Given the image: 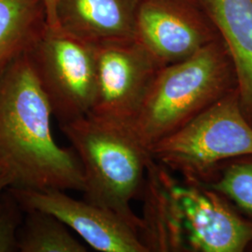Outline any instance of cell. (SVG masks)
Segmentation results:
<instances>
[{
	"mask_svg": "<svg viewBox=\"0 0 252 252\" xmlns=\"http://www.w3.org/2000/svg\"><path fill=\"white\" fill-rule=\"evenodd\" d=\"M26 210L10 189L0 198V252H18V236Z\"/></svg>",
	"mask_w": 252,
	"mask_h": 252,
	"instance_id": "obj_15",
	"label": "cell"
},
{
	"mask_svg": "<svg viewBox=\"0 0 252 252\" xmlns=\"http://www.w3.org/2000/svg\"><path fill=\"white\" fill-rule=\"evenodd\" d=\"M155 162L183 180L204 185L222 162L252 156V124L237 88L149 151Z\"/></svg>",
	"mask_w": 252,
	"mask_h": 252,
	"instance_id": "obj_4",
	"label": "cell"
},
{
	"mask_svg": "<svg viewBox=\"0 0 252 252\" xmlns=\"http://www.w3.org/2000/svg\"><path fill=\"white\" fill-rule=\"evenodd\" d=\"M160 166L186 251L242 252L252 243V223L235 213L223 196L195 182H173Z\"/></svg>",
	"mask_w": 252,
	"mask_h": 252,
	"instance_id": "obj_6",
	"label": "cell"
},
{
	"mask_svg": "<svg viewBox=\"0 0 252 252\" xmlns=\"http://www.w3.org/2000/svg\"><path fill=\"white\" fill-rule=\"evenodd\" d=\"M60 128L81 161L83 199L116 213L141 235L144 221L132 202L143 190L153 158L131 127L88 114Z\"/></svg>",
	"mask_w": 252,
	"mask_h": 252,
	"instance_id": "obj_2",
	"label": "cell"
},
{
	"mask_svg": "<svg viewBox=\"0 0 252 252\" xmlns=\"http://www.w3.org/2000/svg\"><path fill=\"white\" fill-rule=\"evenodd\" d=\"M9 189L25 210L53 214L97 252H150L141 235L107 208L72 198L61 189Z\"/></svg>",
	"mask_w": 252,
	"mask_h": 252,
	"instance_id": "obj_9",
	"label": "cell"
},
{
	"mask_svg": "<svg viewBox=\"0 0 252 252\" xmlns=\"http://www.w3.org/2000/svg\"><path fill=\"white\" fill-rule=\"evenodd\" d=\"M202 0H142L135 39L163 66L183 61L220 39Z\"/></svg>",
	"mask_w": 252,
	"mask_h": 252,
	"instance_id": "obj_8",
	"label": "cell"
},
{
	"mask_svg": "<svg viewBox=\"0 0 252 252\" xmlns=\"http://www.w3.org/2000/svg\"><path fill=\"white\" fill-rule=\"evenodd\" d=\"M96 86L90 113L131 126L162 66L136 39L95 45Z\"/></svg>",
	"mask_w": 252,
	"mask_h": 252,
	"instance_id": "obj_7",
	"label": "cell"
},
{
	"mask_svg": "<svg viewBox=\"0 0 252 252\" xmlns=\"http://www.w3.org/2000/svg\"><path fill=\"white\" fill-rule=\"evenodd\" d=\"M236 88L233 61L220 38L162 67L130 127L150 151Z\"/></svg>",
	"mask_w": 252,
	"mask_h": 252,
	"instance_id": "obj_3",
	"label": "cell"
},
{
	"mask_svg": "<svg viewBox=\"0 0 252 252\" xmlns=\"http://www.w3.org/2000/svg\"><path fill=\"white\" fill-rule=\"evenodd\" d=\"M142 0H59V28L94 45L135 38Z\"/></svg>",
	"mask_w": 252,
	"mask_h": 252,
	"instance_id": "obj_10",
	"label": "cell"
},
{
	"mask_svg": "<svg viewBox=\"0 0 252 252\" xmlns=\"http://www.w3.org/2000/svg\"><path fill=\"white\" fill-rule=\"evenodd\" d=\"M234 64L240 106L252 124V0H202Z\"/></svg>",
	"mask_w": 252,
	"mask_h": 252,
	"instance_id": "obj_11",
	"label": "cell"
},
{
	"mask_svg": "<svg viewBox=\"0 0 252 252\" xmlns=\"http://www.w3.org/2000/svg\"><path fill=\"white\" fill-rule=\"evenodd\" d=\"M204 186L215 190L252 217V161L232 159L222 162Z\"/></svg>",
	"mask_w": 252,
	"mask_h": 252,
	"instance_id": "obj_14",
	"label": "cell"
},
{
	"mask_svg": "<svg viewBox=\"0 0 252 252\" xmlns=\"http://www.w3.org/2000/svg\"><path fill=\"white\" fill-rule=\"evenodd\" d=\"M46 27L45 0H0V73L35 45Z\"/></svg>",
	"mask_w": 252,
	"mask_h": 252,
	"instance_id": "obj_12",
	"label": "cell"
},
{
	"mask_svg": "<svg viewBox=\"0 0 252 252\" xmlns=\"http://www.w3.org/2000/svg\"><path fill=\"white\" fill-rule=\"evenodd\" d=\"M27 54L60 126L90 113L96 86L95 45L47 26Z\"/></svg>",
	"mask_w": 252,
	"mask_h": 252,
	"instance_id": "obj_5",
	"label": "cell"
},
{
	"mask_svg": "<svg viewBox=\"0 0 252 252\" xmlns=\"http://www.w3.org/2000/svg\"><path fill=\"white\" fill-rule=\"evenodd\" d=\"M58 1L59 0H45L47 26L50 28H59L56 15Z\"/></svg>",
	"mask_w": 252,
	"mask_h": 252,
	"instance_id": "obj_16",
	"label": "cell"
},
{
	"mask_svg": "<svg viewBox=\"0 0 252 252\" xmlns=\"http://www.w3.org/2000/svg\"><path fill=\"white\" fill-rule=\"evenodd\" d=\"M87 251V247L71 234L70 229L53 214L37 209L26 210V215L19 231L18 252Z\"/></svg>",
	"mask_w": 252,
	"mask_h": 252,
	"instance_id": "obj_13",
	"label": "cell"
},
{
	"mask_svg": "<svg viewBox=\"0 0 252 252\" xmlns=\"http://www.w3.org/2000/svg\"><path fill=\"white\" fill-rule=\"evenodd\" d=\"M50 103L27 54L0 73V169L9 188L84 189L74 149L57 144Z\"/></svg>",
	"mask_w": 252,
	"mask_h": 252,
	"instance_id": "obj_1",
	"label": "cell"
},
{
	"mask_svg": "<svg viewBox=\"0 0 252 252\" xmlns=\"http://www.w3.org/2000/svg\"><path fill=\"white\" fill-rule=\"evenodd\" d=\"M10 187V180L8 176L0 169V198L4 191Z\"/></svg>",
	"mask_w": 252,
	"mask_h": 252,
	"instance_id": "obj_17",
	"label": "cell"
}]
</instances>
